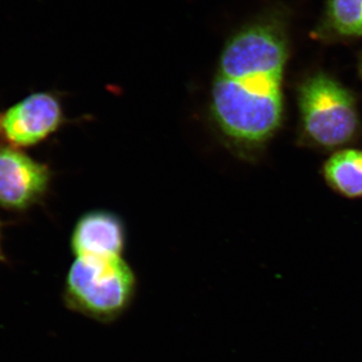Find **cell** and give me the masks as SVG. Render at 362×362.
<instances>
[{
    "instance_id": "cell-1",
    "label": "cell",
    "mask_w": 362,
    "mask_h": 362,
    "mask_svg": "<svg viewBox=\"0 0 362 362\" xmlns=\"http://www.w3.org/2000/svg\"><path fill=\"white\" fill-rule=\"evenodd\" d=\"M284 73L218 76L211 92V110L221 129L237 141H266L280 126Z\"/></svg>"
},
{
    "instance_id": "cell-2",
    "label": "cell",
    "mask_w": 362,
    "mask_h": 362,
    "mask_svg": "<svg viewBox=\"0 0 362 362\" xmlns=\"http://www.w3.org/2000/svg\"><path fill=\"white\" fill-rule=\"evenodd\" d=\"M136 278L122 258H76L66 274L64 301L71 310L110 322L130 306Z\"/></svg>"
},
{
    "instance_id": "cell-3",
    "label": "cell",
    "mask_w": 362,
    "mask_h": 362,
    "mask_svg": "<svg viewBox=\"0 0 362 362\" xmlns=\"http://www.w3.org/2000/svg\"><path fill=\"white\" fill-rule=\"evenodd\" d=\"M302 123L307 136L320 146H340L354 138L358 118L354 97L324 74L306 81L299 92Z\"/></svg>"
},
{
    "instance_id": "cell-4",
    "label": "cell",
    "mask_w": 362,
    "mask_h": 362,
    "mask_svg": "<svg viewBox=\"0 0 362 362\" xmlns=\"http://www.w3.org/2000/svg\"><path fill=\"white\" fill-rule=\"evenodd\" d=\"M287 44L274 26L254 25L235 35L221 54L218 76L235 78L252 73H284Z\"/></svg>"
},
{
    "instance_id": "cell-5",
    "label": "cell",
    "mask_w": 362,
    "mask_h": 362,
    "mask_svg": "<svg viewBox=\"0 0 362 362\" xmlns=\"http://www.w3.org/2000/svg\"><path fill=\"white\" fill-rule=\"evenodd\" d=\"M51 169L23 149L0 144V209L25 213L49 190Z\"/></svg>"
},
{
    "instance_id": "cell-6",
    "label": "cell",
    "mask_w": 362,
    "mask_h": 362,
    "mask_svg": "<svg viewBox=\"0 0 362 362\" xmlns=\"http://www.w3.org/2000/svg\"><path fill=\"white\" fill-rule=\"evenodd\" d=\"M63 120V108L56 95L33 93L1 114V136L11 146L28 148L57 132Z\"/></svg>"
},
{
    "instance_id": "cell-7",
    "label": "cell",
    "mask_w": 362,
    "mask_h": 362,
    "mask_svg": "<svg viewBox=\"0 0 362 362\" xmlns=\"http://www.w3.org/2000/svg\"><path fill=\"white\" fill-rule=\"evenodd\" d=\"M122 223L107 211H92L78 220L71 235L76 258H122Z\"/></svg>"
},
{
    "instance_id": "cell-8",
    "label": "cell",
    "mask_w": 362,
    "mask_h": 362,
    "mask_svg": "<svg viewBox=\"0 0 362 362\" xmlns=\"http://www.w3.org/2000/svg\"><path fill=\"white\" fill-rule=\"evenodd\" d=\"M324 175L340 194L362 197V152L354 149L337 152L326 162Z\"/></svg>"
},
{
    "instance_id": "cell-9",
    "label": "cell",
    "mask_w": 362,
    "mask_h": 362,
    "mask_svg": "<svg viewBox=\"0 0 362 362\" xmlns=\"http://www.w3.org/2000/svg\"><path fill=\"white\" fill-rule=\"evenodd\" d=\"M326 21L337 35H362V0H327Z\"/></svg>"
},
{
    "instance_id": "cell-10",
    "label": "cell",
    "mask_w": 362,
    "mask_h": 362,
    "mask_svg": "<svg viewBox=\"0 0 362 362\" xmlns=\"http://www.w3.org/2000/svg\"><path fill=\"white\" fill-rule=\"evenodd\" d=\"M4 223L0 220V264L6 263V257L4 251Z\"/></svg>"
},
{
    "instance_id": "cell-11",
    "label": "cell",
    "mask_w": 362,
    "mask_h": 362,
    "mask_svg": "<svg viewBox=\"0 0 362 362\" xmlns=\"http://www.w3.org/2000/svg\"><path fill=\"white\" fill-rule=\"evenodd\" d=\"M0 135H1V114H0Z\"/></svg>"
}]
</instances>
